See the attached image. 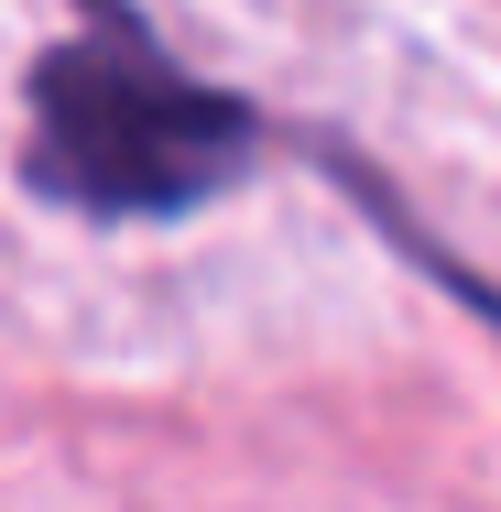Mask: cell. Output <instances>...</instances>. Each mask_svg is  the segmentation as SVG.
<instances>
[{"mask_svg": "<svg viewBox=\"0 0 501 512\" xmlns=\"http://www.w3.org/2000/svg\"><path fill=\"white\" fill-rule=\"evenodd\" d=\"M262 142L273 120L218 77L175 66L131 0H77L66 44H44L22 88V186L109 229L229 197Z\"/></svg>", "mask_w": 501, "mask_h": 512, "instance_id": "1", "label": "cell"}]
</instances>
